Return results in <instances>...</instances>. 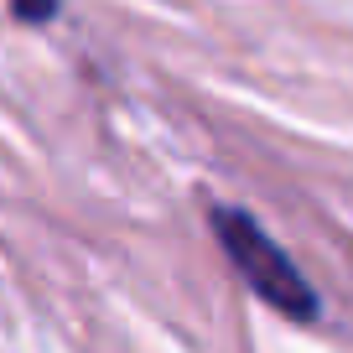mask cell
I'll return each mask as SVG.
<instances>
[{
    "label": "cell",
    "mask_w": 353,
    "mask_h": 353,
    "mask_svg": "<svg viewBox=\"0 0 353 353\" xmlns=\"http://www.w3.org/2000/svg\"><path fill=\"white\" fill-rule=\"evenodd\" d=\"M213 234H219L223 254L234 260V270L254 286V296H260L265 307L286 312L291 322H317V312H322L317 291L301 281V270L286 260V250L244 208H213Z\"/></svg>",
    "instance_id": "cell-1"
},
{
    "label": "cell",
    "mask_w": 353,
    "mask_h": 353,
    "mask_svg": "<svg viewBox=\"0 0 353 353\" xmlns=\"http://www.w3.org/2000/svg\"><path fill=\"white\" fill-rule=\"evenodd\" d=\"M57 11V0H16V16L21 21H47Z\"/></svg>",
    "instance_id": "cell-2"
}]
</instances>
